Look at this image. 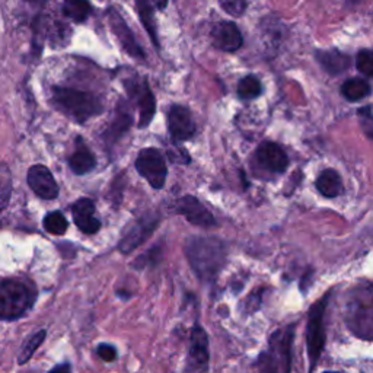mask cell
Returning <instances> with one entry per match:
<instances>
[{"mask_svg":"<svg viewBox=\"0 0 373 373\" xmlns=\"http://www.w3.org/2000/svg\"><path fill=\"white\" fill-rule=\"evenodd\" d=\"M185 257L202 282H213L222 271L228 249L223 241L214 237H192L184 247Z\"/></svg>","mask_w":373,"mask_h":373,"instance_id":"obj_1","label":"cell"},{"mask_svg":"<svg viewBox=\"0 0 373 373\" xmlns=\"http://www.w3.org/2000/svg\"><path fill=\"white\" fill-rule=\"evenodd\" d=\"M51 100L57 110H60L77 123H85L103 112L100 98L91 92L55 86L51 89Z\"/></svg>","mask_w":373,"mask_h":373,"instance_id":"obj_2","label":"cell"},{"mask_svg":"<svg viewBox=\"0 0 373 373\" xmlns=\"http://www.w3.org/2000/svg\"><path fill=\"white\" fill-rule=\"evenodd\" d=\"M348 328L363 340H373V284L353 290L347 302Z\"/></svg>","mask_w":373,"mask_h":373,"instance_id":"obj_3","label":"cell"},{"mask_svg":"<svg viewBox=\"0 0 373 373\" xmlns=\"http://www.w3.org/2000/svg\"><path fill=\"white\" fill-rule=\"evenodd\" d=\"M31 306L30 287L13 279L0 280V320L13 321Z\"/></svg>","mask_w":373,"mask_h":373,"instance_id":"obj_4","label":"cell"},{"mask_svg":"<svg viewBox=\"0 0 373 373\" xmlns=\"http://www.w3.org/2000/svg\"><path fill=\"white\" fill-rule=\"evenodd\" d=\"M329 294L318 301L309 310L308 324H306V347H308V356L310 363V373L313 367L317 366L321 353L325 344V332H324V313L328 305Z\"/></svg>","mask_w":373,"mask_h":373,"instance_id":"obj_5","label":"cell"},{"mask_svg":"<svg viewBox=\"0 0 373 373\" xmlns=\"http://www.w3.org/2000/svg\"><path fill=\"white\" fill-rule=\"evenodd\" d=\"M136 169L156 190L165 185L168 168L164 155L155 148L140 150L136 159Z\"/></svg>","mask_w":373,"mask_h":373,"instance_id":"obj_6","label":"cell"},{"mask_svg":"<svg viewBox=\"0 0 373 373\" xmlns=\"http://www.w3.org/2000/svg\"><path fill=\"white\" fill-rule=\"evenodd\" d=\"M294 337V325H287L270 337V351L279 373H290L292 367V344Z\"/></svg>","mask_w":373,"mask_h":373,"instance_id":"obj_7","label":"cell"},{"mask_svg":"<svg viewBox=\"0 0 373 373\" xmlns=\"http://www.w3.org/2000/svg\"><path fill=\"white\" fill-rule=\"evenodd\" d=\"M159 223V218L156 214H146L142 219L136 221L122 237L119 242V251L123 254H130L136 248H139L153 233Z\"/></svg>","mask_w":373,"mask_h":373,"instance_id":"obj_8","label":"cell"},{"mask_svg":"<svg viewBox=\"0 0 373 373\" xmlns=\"http://www.w3.org/2000/svg\"><path fill=\"white\" fill-rule=\"evenodd\" d=\"M209 367V337L202 327H195L190 336L187 370L204 373Z\"/></svg>","mask_w":373,"mask_h":373,"instance_id":"obj_9","label":"cell"},{"mask_svg":"<svg viewBox=\"0 0 373 373\" xmlns=\"http://www.w3.org/2000/svg\"><path fill=\"white\" fill-rule=\"evenodd\" d=\"M127 91L130 93V96L133 100H136L137 108H139V115H140V122H139V127H148L150 124V122L153 120V115L156 111V101H155V96L152 93V91L149 89L148 81H130L126 82Z\"/></svg>","mask_w":373,"mask_h":373,"instance_id":"obj_10","label":"cell"},{"mask_svg":"<svg viewBox=\"0 0 373 373\" xmlns=\"http://www.w3.org/2000/svg\"><path fill=\"white\" fill-rule=\"evenodd\" d=\"M27 181L31 190L43 200H54L58 195V185L50 169L44 165H34L30 168Z\"/></svg>","mask_w":373,"mask_h":373,"instance_id":"obj_11","label":"cell"},{"mask_svg":"<svg viewBox=\"0 0 373 373\" xmlns=\"http://www.w3.org/2000/svg\"><path fill=\"white\" fill-rule=\"evenodd\" d=\"M175 210L194 226L200 228H213L216 225V221L213 214L207 210L204 204H202L197 199L192 195H184L175 204Z\"/></svg>","mask_w":373,"mask_h":373,"instance_id":"obj_12","label":"cell"},{"mask_svg":"<svg viewBox=\"0 0 373 373\" xmlns=\"http://www.w3.org/2000/svg\"><path fill=\"white\" fill-rule=\"evenodd\" d=\"M168 130L174 142L191 139L195 133V124L190 111L183 105H172L168 111Z\"/></svg>","mask_w":373,"mask_h":373,"instance_id":"obj_13","label":"cell"},{"mask_svg":"<svg viewBox=\"0 0 373 373\" xmlns=\"http://www.w3.org/2000/svg\"><path fill=\"white\" fill-rule=\"evenodd\" d=\"M211 41L216 48L226 53H233L241 48L244 40L240 28L233 22H219L211 30Z\"/></svg>","mask_w":373,"mask_h":373,"instance_id":"obj_14","label":"cell"},{"mask_svg":"<svg viewBox=\"0 0 373 373\" xmlns=\"http://www.w3.org/2000/svg\"><path fill=\"white\" fill-rule=\"evenodd\" d=\"M108 13H110V25L115 37L119 38V41L122 43V47L126 50V53L134 58H139V60H145V53L142 47L137 44L131 30L129 28L122 15L114 9H110Z\"/></svg>","mask_w":373,"mask_h":373,"instance_id":"obj_15","label":"cell"},{"mask_svg":"<svg viewBox=\"0 0 373 373\" xmlns=\"http://www.w3.org/2000/svg\"><path fill=\"white\" fill-rule=\"evenodd\" d=\"M257 161L259 164L270 172H284L289 166V158L286 152L276 143L264 142L257 149Z\"/></svg>","mask_w":373,"mask_h":373,"instance_id":"obj_16","label":"cell"},{"mask_svg":"<svg viewBox=\"0 0 373 373\" xmlns=\"http://www.w3.org/2000/svg\"><path fill=\"white\" fill-rule=\"evenodd\" d=\"M73 221L76 226L86 235H93L101 229V222L95 218V204L89 199H79L73 207Z\"/></svg>","mask_w":373,"mask_h":373,"instance_id":"obj_17","label":"cell"},{"mask_svg":"<svg viewBox=\"0 0 373 373\" xmlns=\"http://www.w3.org/2000/svg\"><path fill=\"white\" fill-rule=\"evenodd\" d=\"M315 57L322 69L332 76L346 72L350 66V57L339 50H320Z\"/></svg>","mask_w":373,"mask_h":373,"instance_id":"obj_18","label":"cell"},{"mask_svg":"<svg viewBox=\"0 0 373 373\" xmlns=\"http://www.w3.org/2000/svg\"><path fill=\"white\" fill-rule=\"evenodd\" d=\"M131 124H133V119H131L130 112H127L124 104H120V108L117 110L115 119L112 120L107 131L104 133V139L107 145H112L114 142L119 140L120 137L131 127Z\"/></svg>","mask_w":373,"mask_h":373,"instance_id":"obj_19","label":"cell"},{"mask_svg":"<svg viewBox=\"0 0 373 373\" xmlns=\"http://www.w3.org/2000/svg\"><path fill=\"white\" fill-rule=\"evenodd\" d=\"M317 190L327 199H334L343 194V183L340 175L334 169H325L317 178Z\"/></svg>","mask_w":373,"mask_h":373,"instance_id":"obj_20","label":"cell"},{"mask_svg":"<svg viewBox=\"0 0 373 373\" xmlns=\"http://www.w3.org/2000/svg\"><path fill=\"white\" fill-rule=\"evenodd\" d=\"M69 166L76 175H85L96 166V159L89 149L81 148L70 156Z\"/></svg>","mask_w":373,"mask_h":373,"instance_id":"obj_21","label":"cell"},{"mask_svg":"<svg viewBox=\"0 0 373 373\" xmlns=\"http://www.w3.org/2000/svg\"><path fill=\"white\" fill-rule=\"evenodd\" d=\"M370 85L363 81L362 77H353V79H348L341 86V93L346 98L347 101L351 103H358L365 100V98L370 93Z\"/></svg>","mask_w":373,"mask_h":373,"instance_id":"obj_22","label":"cell"},{"mask_svg":"<svg viewBox=\"0 0 373 373\" xmlns=\"http://www.w3.org/2000/svg\"><path fill=\"white\" fill-rule=\"evenodd\" d=\"M91 11L88 0H66L63 5V13L74 22H84L91 15Z\"/></svg>","mask_w":373,"mask_h":373,"instance_id":"obj_23","label":"cell"},{"mask_svg":"<svg viewBox=\"0 0 373 373\" xmlns=\"http://www.w3.org/2000/svg\"><path fill=\"white\" fill-rule=\"evenodd\" d=\"M46 336H47L46 329H41V331L35 332L34 336L28 337V340L24 343L21 351H19V356H18V363L19 365H25L34 356V353L38 350V347L43 344Z\"/></svg>","mask_w":373,"mask_h":373,"instance_id":"obj_24","label":"cell"},{"mask_svg":"<svg viewBox=\"0 0 373 373\" xmlns=\"http://www.w3.org/2000/svg\"><path fill=\"white\" fill-rule=\"evenodd\" d=\"M261 92H263L261 82L259 77L254 74L245 76L238 84V95L241 100H254V98L260 96Z\"/></svg>","mask_w":373,"mask_h":373,"instance_id":"obj_25","label":"cell"},{"mask_svg":"<svg viewBox=\"0 0 373 373\" xmlns=\"http://www.w3.org/2000/svg\"><path fill=\"white\" fill-rule=\"evenodd\" d=\"M136 5H137V11H139L140 19H142V24L148 30L153 44L159 46L158 44V37H156L155 24H153V11L150 8L149 0H136Z\"/></svg>","mask_w":373,"mask_h":373,"instance_id":"obj_26","label":"cell"},{"mask_svg":"<svg viewBox=\"0 0 373 373\" xmlns=\"http://www.w3.org/2000/svg\"><path fill=\"white\" fill-rule=\"evenodd\" d=\"M44 229L51 235H65L69 223L62 211H50L44 218Z\"/></svg>","mask_w":373,"mask_h":373,"instance_id":"obj_27","label":"cell"},{"mask_svg":"<svg viewBox=\"0 0 373 373\" xmlns=\"http://www.w3.org/2000/svg\"><path fill=\"white\" fill-rule=\"evenodd\" d=\"M51 30H53V32H51V44L54 47H65V46L69 44L70 35H72L70 27H67L66 24L57 22Z\"/></svg>","mask_w":373,"mask_h":373,"instance_id":"obj_28","label":"cell"},{"mask_svg":"<svg viewBox=\"0 0 373 373\" xmlns=\"http://www.w3.org/2000/svg\"><path fill=\"white\" fill-rule=\"evenodd\" d=\"M219 5L228 15L240 18L248 8V0H219Z\"/></svg>","mask_w":373,"mask_h":373,"instance_id":"obj_29","label":"cell"},{"mask_svg":"<svg viewBox=\"0 0 373 373\" xmlns=\"http://www.w3.org/2000/svg\"><path fill=\"white\" fill-rule=\"evenodd\" d=\"M356 66L365 76H373V51L360 50L356 57Z\"/></svg>","mask_w":373,"mask_h":373,"instance_id":"obj_30","label":"cell"},{"mask_svg":"<svg viewBox=\"0 0 373 373\" xmlns=\"http://www.w3.org/2000/svg\"><path fill=\"white\" fill-rule=\"evenodd\" d=\"M359 119H360V127L363 133L373 142V112L372 107H363L359 110Z\"/></svg>","mask_w":373,"mask_h":373,"instance_id":"obj_31","label":"cell"},{"mask_svg":"<svg viewBox=\"0 0 373 373\" xmlns=\"http://www.w3.org/2000/svg\"><path fill=\"white\" fill-rule=\"evenodd\" d=\"M96 353H98V356H100L104 362H114L117 359L115 347L111 344H107V343H103V344L98 346Z\"/></svg>","mask_w":373,"mask_h":373,"instance_id":"obj_32","label":"cell"},{"mask_svg":"<svg viewBox=\"0 0 373 373\" xmlns=\"http://www.w3.org/2000/svg\"><path fill=\"white\" fill-rule=\"evenodd\" d=\"M11 192H12V184H11V176L6 178L4 185L0 187V213L4 211V209L8 206L9 199H11Z\"/></svg>","mask_w":373,"mask_h":373,"instance_id":"obj_33","label":"cell"},{"mask_svg":"<svg viewBox=\"0 0 373 373\" xmlns=\"http://www.w3.org/2000/svg\"><path fill=\"white\" fill-rule=\"evenodd\" d=\"M48 373H72V367L69 363H60L54 366Z\"/></svg>","mask_w":373,"mask_h":373,"instance_id":"obj_34","label":"cell"},{"mask_svg":"<svg viewBox=\"0 0 373 373\" xmlns=\"http://www.w3.org/2000/svg\"><path fill=\"white\" fill-rule=\"evenodd\" d=\"M168 5V0H153V6L158 8L159 11H164Z\"/></svg>","mask_w":373,"mask_h":373,"instance_id":"obj_35","label":"cell"},{"mask_svg":"<svg viewBox=\"0 0 373 373\" xmlns=\"http://www.w3.org/2000/svg\"><path fill=\"white\" fill-rule=\"evenodd\" d=\"M324 373H340V372H324Z\"/></svg>","mask_w":373,"mask_h":373,"instance_id":"obj_36","label":"cell"}]
</instances>
